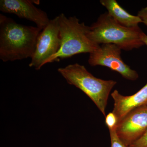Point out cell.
<instances>
[{
  "label": "cell",
  "mask_w": 147,
  "mask_h": 147,
  "mask_svg": "<svg viewBox=\"0 0 147 147\" xmlns=\"http://www.w3.org/2000/svg\"><path fill=\"white\" fill-rule=\"evenodd\" d=\"M41 30L0 14V59L6 62L32 59Z\"/></svg>",
  "instance_id": "cell-1"
},
{
  "label": "cell",
  "mask_w": 147,
  "mask_h": 147,
  "mask_svg": "<svg viewBox=\"0 0 147 147\" xmlns=\"http://www.w3.org/2000/svg\"><path fill=\"white\" fill-rule=\"evenodd\" d=\"M60 45L57 53L49 58L45 64L70 58L82 53H90L100 45L93 42L88 36L89 26L80 23L76 16L67 17L64 13L59 15Z\"/></svg>",
  "instance_id": "cell-2"
},
{
  "label": "cell",
  "mask_w": 147,
  "mask_h": 147,
  "mask_svg": "<svg viewBox=\"0 0 147 147\" xmlns=\"http://www.w3.org/2000/svg\"><path fill=\"white\" fill-rule=\"evenodd\" d=\"M142 32L139 27L129 28L121 26L106 12L100 14L89 27L88 36L98 45L111 43L128 51L145 45L141 38Z\"/></svg>",
  "instance_id": "cell-3"
},
{
  "label": "cell",
  "mask_w": 147,
  "mask_h": 147,
  "mask_svg": "<svg viewBox=\"0 0 147 147\" xmlns=\"http://www.w3.org/2000/svg\"><path fill=\"white\" fill-rule=\"evenodd\" d=\"M58 72L68 84L75 86L90 98L104 117L110 92L117 82L94 76L84 65L78 63L58 69Z\"/></svg>",
  "instance_id": "cell-4"
},
{
  "label": "cell",
  "mask_w": 147,
  "mask_h": 147,
  "mask_svg": "<svg viewBox=\"0 0 147 147\" xmlns=\"http://www.w3.org/2000/svg\"><path fill=\"white\" fill-rule=\"evenodd\" d=\"M121 50L115 44H102L97 50L90 53L88 63L92 66L106 67L117 72L125 79L136 81L139 78V74L124 62L121 57Z\"/></svg>",
  "instance_id": "cell-5"
},
{
  "label": "cell",
  "mask_w": 147,
  "mask_h": 147,
  "mask_svg": "<svg viewBox=\"0 0 147 147\" xmlns=\"http://www.w3.org/2000/svg\"><path fill=\"white\" fill-rule=\"evenodd\" d=\"M60 45L59 20L58 16L50 20L40 33L29 66L39 70L49 58L57 53Z\"/></svg>",
  "instance_id": "cell-6"
},
{
  "label": "cell",
  "mask_w": 147,
  "mask_h": 147,
  "mask_svg": "<svg viewBox=\"0 0 147 147\" xmlns=\"http://www.w3.org/2000/svg\"><path fill=\"white\" fill-rule=\"evenodd\" d=\"M147 129V105L131 111L119 122L116 129L119 139L129 146Z\"/></svg>",
  "instance_id": "cell-7"
},
{
  "label": "cell",
  "mask_w": 147,
  "mask_h": 147,
  "mask_svg": "<svg viewBox=\"0 0 147 147\" xmlns=\"http://www.w3.org/2000/svg\"><path fill=\"white\" fill-rule=\"evenodd\" d=\"M35 3L30 0H1L0 10L34 22L37 27L42 30L50 20L46 12L34 5Z\"/></svg>",
  "instance_id": "cell-8"
},
{
  "label": "cell",
  "mask_w": 147,
  "mask_h": 147,
  "mask_svg": "<svg viewBox=\"0 0 147 147\" xmlns=\"http://www.w3.org/2000/svg\"><path fill=\"white\" fill-rule=\"evenodd\" d=\"M111 96L114 101L112 112L117 117L119 123L131 111L147 105V83L132 95H123L117 90H115L111 94Z\"/></svg>",
  "instance_id": "cell-9"
},
{
  "label": "cell",
  "mask_w": 147,
  "mask_h": 147,
  "mask_svg": "<svg viewBox=\"0 0 147 147\" xmlns=\"http://www.w3.org/2000/svg\"><path fill=\"white\" fill-rule=\"evenodd\" d=\"M100 3L107 9L108 14L123 26L137 28L139 27V24L142 23V19L139 16L129 13L116 0H100Z\"/></svg>",
  "instance_id": "cell-10"
},
{
  "label": "cell",
  "mask_w": 147,
  "mask_h": 147,
  "mask_svg": "<svg viewBox=\"0 0 147 147\" xmlns=\"http://www.w3.org/2000/svg\"><path fill=\"white\" fill-rule=\"evenodd\" d=\"M109 132L111 140V147H129L119 139L116 133V129L109 130Z\"/></svg>",
  "instance_id": "cell-11"
},
{
  "label": "cell",
  "mask_w": 147,
  "mask_h": 147,
  "mask_svg": "<svg viewBox=\"0 0 147 147\" xmlns=\"http://www.w3.org/2000/svg\"><path fill=\"white\" fill-rule=\"evenodd\" d=\"M105 123L109 130L116 129L118 121L117 117L112 112L108 113L105 117Z\"/></svg>",
  "instance_id": "cell-12"
},
{
  "label": "cell",
  "mask_w": 147,
  "mask_h": 147,
  "mask_svg": "<svg viewBox=\"0 0 147 147\" xmlns=\"http://www.w3.org/2000/svg\"><path fill=\"white\" fill-rule=\"evenodd\" d=\"M129 147H147V129L140 138L132 143Z\"/></svg>",
  "instance_id": "cell-13"
},
{
  "label": "cell",
  "mask_w": 147,
  "mask_h": 147,
  "mask_svg": "<svg viewBox=\"0 0 147 147\" xmlns=\"http://www.w3.org/2000/svg\"><path fill=\"white\" fill-rule=\"evenodd\" d=\"M137 16L142 19V23L144 24L147 26V6L139 11Z\"/></svg>",
  "instance_id": "cell-14"
},
{
  "label": "cell",
  "mask_w": 147,
  "mask_h": 147,
  "mask_svg": "<svg viewBox=\"0 0 147 147\" xmlns=\"http://www.w3.org/2000/svg\"><path fill=\"white\" fill-rule=\"evenodd\" d=\"M141 38L145 45L147 46V35L143 32L141 33Z\"/></svg>",
  "instance_id": "cell-15"
}]
</instances>
